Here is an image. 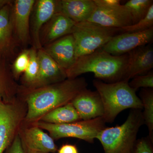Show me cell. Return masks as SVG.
Here are the masks:
<instances>
[{
    "instance_id": "6da1fadb",
    "label": "cell",
    "mask_w": 153,
    "mask_h": 153,
    "mask_svg": "<svg viewBox=\"0 0 153 153\" xmlns=\"http://www.w3.org/2000/svg\"><path fill=\"white\" fill-rule=\"evenodd\" d=\"M88 83L83 77L66 79L51 85L29 88L20 85L18 95L23 99L27 107L23 125L37 122L52 110L71 102Z\"/></svg>"
},
{
    "instance_id": "7a4b0ae2",
    "label": "cell",
    "mask_w": 153,
    "mask_h": 153,
    "mask_svg": "<svg viewBox=\"0 0 153 153\" xmlns=\"http://www.w3.org/2000/svg\"><path fill=\"white\" fill-rule=\"evenodd\" d=\"M128 54L115 56L101 49L78 58L71 68L66 71L68 79H74L88 72L106 83L122 80L128 64Z\"/></svg>"
},
{
    "instance_id": "3957f363",
    "label": "cell",
    "mask_w": 153,
    "mask_h": 153,
    "mask_svg": "<svg viewBox=\"0 0 153 153\" xmlns=\"http://www.w3.org/2000/svg\"><path fill=\"white\" fill-rule=\"evenodd\" d=\"M94 86L100 96L103 104L102 117L105 123H112L118 115L124 110H142V102L128 81L120 80L106 83L100 80L93 81Z\"/></svg>"
},
{
    "instance_id": "277c9868",
    "label": "cell",
    "mask_w": 153,
    "mask_h": 153,
    "mask_svg": "<svg viewBox=\"0 0 153 153\" xmlns=\"http://www.w3.org/2000/svg\"><path fill=\"white\" fill-rule=\"evenodd\" d=\"M142 110L131 109L120 126L105 127L97 135L105 153H133L140 128L145 124Z\"/></svg>"
},
{
    "instance_id": "5b68a950",
    "label": "cell",
    "mask_w": 153,
    "mask_h": 153,
    "mask_svg": "<svg viewBox=\"0 0 153 153\" xmlns=\"http://www.w3.org/2000/svg\"><path fill=\"white\" fill-rule=\"evenodd\" d=\"M119 34L118 28L104 27L89 21L76 23L71 34L75 42L76 59L101 49Z\"/></svg>"
},
{
    "instance_id": "8992f818",
    "label": "cell",
    "mask_w": 153,
    "mask_h": 153,
    "mask_svg": "<svg viewBox=\"0 0 153 153\" xmlns=\"http://www.w3.org/2000/svg\"><path fill=\"white\" fill-rule=\"evenodd\" d=\"M105 123L102 117L90 120H81L61 124L46 123L40 121L31 124L49 132V135L54 140L72 137L93 143L99 133L105 128Z\"/></svg>"
},
{
    "instance_id": "52a82bcc",
    "label": "cell",
    "mask_w": 153,
    "mask_h": 153,
    "mask_svg": "<svg viewBox=\"0 0 153 153\" xmlns=\"http://www.w3.org/2000/svg\"><path fill=\"white\" fill-rule=\"evenodd\" d=\"M27 107L19 96L10 101L0 102V153L13 142L23 124Z\"/></svg>"
},
{
    "instance_id": "ba28073f",
    "label": "cell",
    "mask_w": 153,
    "mask_h": 153,
    "mask_svg": "<svg viewBox=\"0 0 153 153\" xmlns=\"http://www.w3.org/2000/svg\"><path fill=\"white\" fill-rule=\"evenodd\" d=\"M61 11L60 0H37L32 9L30 19V36L33 47L42 48L40 40L41 28L55 14Z\"/></svg>"
},
{
    "instance_id": "9c48e42d",
    "label": "cell",
    "mask_w": 153,
    "mask_h": 153,
    "mask_svg": "<svg viewBox=\"0 0 153 153\" xmlns=\"http://www.w3.org/2000/svg\"><path fill=\"white\" fill-rule=\"evenodd\" d=\"M153 27L143 32L122 33L116 35L101 49L115 56L128 54L134 49L152 44Z\"/></svg>"
},
{
    "instance_id": "30bf717a",
    "label": "cell",
    "mask_w": 153,
    "mask_h": 153,
    "mask_svg": "<svg viewBox=\"0 0 153 153\" xmlns=\"http://www.w3.org/2000/svg\"><path fill=\"white\" fill-rule=\"evenodd\" d=\"M19 135L25 153H55L58 150L51 137L34 125L22 124Z\"/></svg>"
},
{
    "instance_id": "8fae6325",
    "label": "cell",
    "mask_w": 153,
    "mask_h": 153,
    "mask_svg": "<svg viewBox=\"0 0 153 153\" xmlns=\"http://www.w3.org/2000/svg\"><path fill=\"white\" fill-rule=\"evenodd\" d=\"M35 0H16L12 4L11 16L14 33L19 44L27 45L31 41L30 19Z\"/></svg>"
},
{
    "instance_id": "7c38bea8",
    "label": "cell",
    "mask_w": 153,
    "mask_h": 153,
    "mask_svg": "<svg viewBox=\"0 0 153 153\" xmlns=\"http://www.w3.org/2000/svg\"><path fill=\"white\" fill-rule=\"evenodd\" d=\"M88 21L104 27L118 29L132 25L130 13L124 5L115 7L97 6Z\"/></svg>"
},
{
    "instance_id": "4fadbf2b",
    "label": "cell",
    "mask_w": 153,
    "mask_h": 153,
    "mask_svg": "<svg viewBox=\"0 0 153 153\" xmlns=\"http://www.w3.org/2000/svg\"><path fill=\"white\" fill-rule=\"evenodd\" d=\"M39 73L31 88L47 86L61 82L67 78L66 71L60 67L43 48L37 50Z\"/></svg>"
},
{
    "instance_id": "5bb4252c",
    "label": "cell",
    "mask_w": 153,
    "mask_h": 153,
    "mask_svg": "<svg viewBox=\"0 0 153 153\" xmlns=\"http://www.w3.org/2000/svg\"><path fill=\"white\" fill-rule=\"evenodd\" d=\"M65 71L76 62V47L74 37L69 34L42 47Z\"/></svg>"
},
{
    "instance_id": "9a60e30c",
    "label": "cell",
    "mask_w": 153,
    "mask_h": 153,
    "mask_svg": "<svg viewBox=\"0 0 153 153\" xmlns=\"http://www.w3.org/2000/svg\"><path fill=\"white\" fill-rule=\"evenodd\" d=\"M13 3L0 10V56L9 60L16 56L19 44L15 36L12 22Z\"/></svg>"
},
{
    "instance_id": "2e32d148",
    "label": "cell",
    "mask_w": 153,
    "mask_h": 153,
    "mask_svg": "<svg viewBox=\"0 0 153 153\" xmlns=\"http://www.w3.org/2000/svg\"><path fill=\"white\" fill-rule=\"evenodd\" d=\"M128 61L122 80L129 81L138 75L152 71L153 68V48L152 44L140 46L128 53Z\"/></svg>"
},
{
    "instance_id": "e0dca14e",
    "label": "cell",
    "mask_w": 153,
    "mask_h": 153,
    "mask_svg": "<svg viewBox=\"0 0 153 153\" xmlns=\"http://www.w3.org/2000/svg\"><path fill=\"white\" fill-rule=\"evenodd\" d=\"M81 120L102 117L104 114L103 104L98 92L85 88L71 101Z\"/></svg>"
},
{
    "instance_id": "ac0fdd59",
    "label": "cell",
    "mask_w": 153,
    "mask_h": 153,
    "mask_svg": "<svg viewBox=\"0 0 153 153\" xmlns=\"http://www.w3.org/2000/svg\"><path fill=\"white\" fill-rule=\"evenodd\" d=\"M76 23L61 11L55 14L41 28L40 40L42 47L71 34Z\"/></svg>"
},
{
    "instance_id": "d6986e66",
    "label": "cell",
    "mask_w": 153,
    "mask_h": 153,
    "mask_svg": "<svg viewBox=\"0 0 153 153\" xmlns=\"http://www.w3.org/2000/svg\"><path fill=\"white\" fill-rule=\"evenodd\" d=\"M97 5L94 0H61V11L76 23L88 21Z\"/></svg>"
},
{
    "instance_id": "ffe728a7",
    "label": "cell",
    "mask_w": 153,
    "mask_h": 153,
    "mask_svg": "<svg viewBox=\"0 0 153 153\" xmlns=\"http://www.w3.org/2000/svg\"><path fill=\"white\" fill-rule=\"evenodd\" d=\"M19 87L13 75L9 60L0 56V102L10 101L16 98Z\"/></svg>"
},
{
    "instance_id": "44dd1931",
    "label": "cell",
    "mask_w": 153,
    "mask_h": 153,
    "mask_svg": "<svg viewBox=\"0 0 153 153\" xmlns=\"http://www.w3.org/2000/svg\"><path fill=\"white\" fill-rule=\"evenodd\" d=\"M81 120L76 110L70 102L52 110L44 115L38 121L46 123L61 124Z\"/></svg>"
},
{
    "instance_id": "7402d4cb",
    "label": "cell",
    "mask_w": 153,
    "mask_h": 153,
    "mask_svg": "<svg viewBox=\"0 0 153 153\" xmlns=\"http://www.w3.org/2000/svg\"><path fill=\"white\" fill-rule=\"evenodd\" d=\"M140 95L144 109L143 117L149 130L148 137L153 143V90L151 88H143Z\"/></svg>"
},
{
    "instance_id": "603a6c76",
    "label": "cell",
    "mask_w": 153,
    "mask_h": 153,
    "mask_svg": "<svg viewBox=\"0 0 153 153\" xmlns=\"http://www.w3.org/2000/svg\"><path fill=\"white\" fill-rule=\"evenodd\" d=\"M39 73V63L37 50L32 47L30 49V60L27 67L22 77L23 87L31 88L36 82Z\"/></svg>"
},
{
    "instance_id": "cb8c5ba5",
    "label": "cell",
    "mask_w": 153,
    "mask_h": 153,
    "mask_svg": "<svg viewBox=\"0 0 153 153\" xmlns=\"http://www.w3.org/2000/svg\"><path fill=\"white\" fill-rule=\"evenodd\" d=\"M153 5V0H130L124 5L130 13L134 25L146 16Z\"/></svg>"
},
{
    "instance_id": "d4e9b609",
    "label": "cell",
    "mask_w": 153,
    "mask_h": 153,
    "mask_svg": "<svg viewBox=\"0 0 153 153\" xmlns=\"http://www.w3.org/2000/svg\"><path fill=\"white\" fill-rule=\"evenodd\" d=\"M153 27V5L146 16L136 24L119 29L120 33H137Z\"/></svg>"
},
{
    "instance_id": "484cf974",
    "label": "cell",
    "mask_w": 153,
    "mask_h": 153,
    "mask_svg": "<svg viewBox=\"0 0 153 153\" xmlns=\"http://www.w3.org/2000/svg\"><path fill=\"white\" fill-rule=\"evenodd\" d=\"M30 60V49H25L16 57L11 66L12 73L15 79H18L27 67Z\"/></svg>"
},
{
    "instance_id": "4316f807",
    "label": "cell",
    "mask_w": 153,
    "mask_h": 153,
    "mask_svg": "<svg viewBox=\"0 0 153 153\" xmlns=\"http://www.w3.org/2000/svg\"><path fill=\"white\" fill-rule=\"evenodd\" d=\"M129 85L136 91L140 88H153V71H151L146 74L135 76L129 83Z\"/></svg>"
},
{
    "instance_id": "83f0119b",
    "label": "cell",
    "mask_w": 153,
    "mask_h": 153,
    "mask_svg": "<svg viewBox=\"0 0 153 153\" xmlns=\"http://www.w3.org/2000/svg\"><path fill=\"white\" fill-rule=\"evenodd\" d=\"M133 153H153V142L149 137L137 140Z\"/></svg>"
},
{
    "instance_id": "f1b7e54d",
    "label": "cell",
    "mask_w": 153,
    "mask_h": 153,
    "mask_svg": "<svg viewBox=\"0 0 153 153\" xmlns=\"http://www.w3.org/2000/svg\"><path fill=\"white\" fill-rule=\"evenodd\" d=\"M5 153H25L19 134L15 138L12 144L6 150Z\"/></svg>"
},
{
    "instance_id": "f546056e",
    "label": "cell",
    "mask_w": 153,
    "mask_h": 153,
    "mask_svg": "<svg viewBox=\"0 0 153 153\" xmlns=\"http://www.w3.org/2000/svg\"><path fill=\"white\" fill-rule=\"evenodd\" d=\"M97 6L115 7L120 5V0H94Z\"/></svg>"
},
{
    "instance_id": "4dcf8cb0",
    "label": "cell",
    "mask_w": 153,
    "mask_h": 153,
    "mask_svg": "<svg viewBox=\"0 0 153 153\" xmlns=\"http://www.w3.org/2000/svg\"><path fill=\"white\" fill-rule=\"evenodd\" d=\"M57 151L58 153H79L75 145L69 144L62 145Z\"/></svg>"
},
{
    "instance_id": "1f68e13d",
    "label": "cell",
    "mask_w": 153,
    "mask_h": 153,
    "mask_svg": "<svg viewBox=\"0 0 153 153\" xmlns=\"http://www.w3.org/2000/svg\"><path fill=\"white\" fill-rule=\"evenodd\" d=\"M13 1H10V0H0V10L5 6L10 4Z\"/></svg>"
}]
</instances>
